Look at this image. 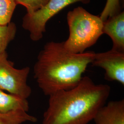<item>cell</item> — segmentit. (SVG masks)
Masks as SVG:
<instances>
[{
	"instance_id": "1",
	"label": "cell",
	"mask_w": 124,
	"mask_h": 124,
	"mask_svg": "<svg viewBox=\"0 0 124 124\" xmlns=\"http://www.w3.org/2000/svg\"><path fill=\"white\" fill-rule=\"evenodd\" d=\"M111 91L107 84H96L83 77L75 87L49 96L42 124H88L105 104Z\"/></svg>"
},
{
	"instance_id": "2",
	"label": "cell",
	"mask_w": 124,
	"mask_h": 124,
	"mask_svg": "<svg viewBox=\"0 0 124 124\" xmlns=\"http://www.w3.org/2000/svg\"><path fill=\"white\" fill-rule=\"evenodd\" d=\"M93 51L74 53L68 51L63 41L47 42L39 53L34 66V78L45 95L75 87L93 62Z\"/></svg>"
},
{
	"instance_id": "3",
	"label": "cell",
	"mask_w": 124,
	"mask_h": 124,
	"mask_svg": "<svg viewBox=\"0 0 124 124\" xmlns=\"http://www.w3.org/2000/svg\"><path fill=\"white\" fill-rule=\"evenodd\" d=\"M67 20L70 34L63 43L64 47L72 53H84L103 34V22L101 18L81 7L69 11Z\"/></svg>"
},
{
	"instance_id": "4",
	"label": "cell",
	"mask_w": 124,
	"mask_h": 124,
	"mask_svg": "<svg viewBox=\"0 0 124 124\" xmlns=\"http://www.w3.org/2000/svg\"><path fill=\"white\" fill-rule=\"evenodd\" d=\"M29 67L16 69L8 59L6 52L0 54V89L18 97L27 99L31 95V87L27 83Z\"/></svg>"
},
{
	"instance_id": "5",
	"label": "cell",
	"mask_w": 124,
	"mask_h": 124,
	"mask_svg": "<svg viewBox=\"0 0 124 124\" xmlns=\"http://www.w3.org/2000/svg\"><path fill=\"white\" fill-rule=\"evenodd\" d=\"M78 2L86 4L89 3L90 0H50L34 13H26L23 18V27L29 32L31 40L39 41L46 31V24L49 19L69 5Z\"/></svg>"
},
{
	"instance_id": "6",
	"label": "cell",
	"mask_w": 124,
	"mask_h": 124,
	"mask_svg": "<svg viewBox=\"0 0 124 124\" xmlns=\"http://www.w3.org/2000/svg\"><path fill=\"white\" fill-rule=\"evenodd\" d=\"M92 66L105 70V78L115 81L124 85V52L114 49L95 53Z\"/></svg>"
},
{
	"instance_id": "7",
	"label": "cell",
	"mask_w": 124,
	"mask_h": 124,
	"mask_svg": "<svg viewBox=\"0 0 124 124\" xmlns=\"http://www.w3.org/2000/svg\"><path fill=\"white\" fill-rule=\"evenodd\" d=\"M95 124H124V100L109 102L98 111Z\"/></svg>"
},
{
	"instance_id": "8",
	"label": "cell",
	"mask_w": 124,
	"mask_h": 124,
	"mask_svg": "<svg viewBox=\"0 0 124 124\" xmlns=\"http://www.w3.org/2000/svg\"><path fill=\"white\" fill-rule=\"evenodd\" d=\"M102 32L110 37L113 44L112 49L124 52V11L103 22Z\"/></svg>"
},
{
	"instance_id": "9",
	"label": "cell",
	"mask_w": 124,
	"mask_h": 124,
	"mask_svg": "<svg viewBox=\"0 0 124 124\" xmlns=\"http://www.w3.org/2000/svg\"><path fill=\"white\" fill-rule=\"evenodd\" d=\"M29 103L27 99L18 97L12 94L4 93L0 89V113H8L17 110L28 112Z\"/></svg>"
},
{
	"instance_id": "10",
	"label": "cell",
	"mask_w": 124,
	"mask_h": 124,
	"mask_svg": "<svg viewBox=\"0 0 124 124\" xmlns=\"http://www.w3.org/2000/svg\"><path fill=\"white\" fill-rule=\"evenodd\" d=\"M37 119L27 112L17 110L8 113H0V124H22L26 122H36Z\"/></svg>"
},
{
	"instance_id": "11",
	"label": "cell",
	"mask_w": 124,
	"mask_h": 124,
	"mask_svg": "<svg viewBox=\"0 0 124 124\" xmlns=\"http://www.w3.org/2000/svg\"><path fill=\"white\" fill-rule=\"evenodd\" d=\"M16 31V25L13 23L0 25V54L6 52L10 42L14 39Z\"/></svg>"
},
{
	"instance_id": "12",
	"label": "cell",
	"mask_w": 124,
	"mask_h": 124,
	"mask_svg": "<svg viewBox=\"0 0 124 124\" xmlns=\"http://www.w3.org/2000/svg\"><path fill=\"white\" fill-rule=\"evenodd\" d=\"M16 5L15 0H0V25L10 23Z\"/></svg>"
},
{
	"instance_id": "13",
	"label": "cell",
	"mask_w": 124,
	"mask_h": 124,
	"mask_svg": "<svg viewBox=\"0 0 124 124\" xmlns=\"http://www.w3.org/2000/svg\"><path fill=\"white\" fill-rule=\"evenodd\" d=\"M120 12L121 11L120 0H107L100 18L103 22H104L108 18L120 13Z\"/></svg>"
},
{
	"instance_id": "14",
	"label": "cell",
	"mask_w": 124,
	"mask_h": 124,
	"mask_svg": "<svg viewBox=\"0 0 124 124\" xmlns=\"http://www.w3.org/2000/svg\"><path fill=\"white\" fill-rule=\"evenodd\" d=\"M17 4L24 6L27 10V13L31 14L42 8L50 0H15Z\"/></svg>"
}]
</instances>
